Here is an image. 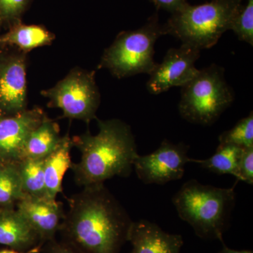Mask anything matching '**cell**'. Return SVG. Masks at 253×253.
Segmentation results:
<instances>
[{
	"label": "cell",
	"mask_w": 253,
	"mask_h": 253,
	"mask_svg": "<svg viewBox=\"0 0 253 253\" xmlns=\"http://www.w3.org/2000/svg\"><path fill=\"white\" fill-rule=\"evenodd\" d=\"M158 9L173 14L187 3L186 0H150Z\"/></svg>",
	"instance_id": "484cf974"
},
{
	"label": "cell",
	"mask_w": 253,
	"mask_h": 253,
	"mask_svg": "<svg viewBox=\"0 0 253 253\" xmlns=\"http://www.w3.org/2000/svg\"><path fill=\"white\" fill-rule=\"evenodd\" d=\"M41 248L38 247L36 249L31 250V251H28V252H21V251H16L14 249H4L0 251V253H38L41 251Z\"/></svg>",
	"instance_id": "83f0119b"
},
{
	"label": "cell",
	"mask_w": 253,
	"mask_h": 253,
	"mask_svg": "<svg viewBox=\"0 0 253 253\" xmlns=\"http://www.w3.org/2000/svg\"><path fill=\"white\" fill-rule=\"evenodd\" d=\"M44 160L24 158L18 163L23 192L26 196L48 198L44 179Z\"/></svg>",
	"instance_id": "d6986e66"
},
{
	"label": "cell",
	"mask_w": 253,
	"mask_h": 253,
	"mask_svg": "<svg viewBox=\"0 0 253 253\" xmlns=\"http://www.w3.org/2000/svg\"><path fill=\"white\" fill-rule=\"evenodd\" d=\"M38 253H83L62 240L56 239L47 241L42 246Z\"/></svg>",
	"instance_id": "d4e9b609"
},
{
	"label": "cell",
	"mask_w": 253,
	"mask_h": 253,
	"mask_svg": "<svg viewBox=\"0 0 253 253\" xmlns=\"http://www.w3.org/2000/svg\"><path fill=\"white\" fill-rule=\"evenodd\" d=\"M73 147L72 138L67 134L62 136L56 149L44 158V179L49 199H56L57 195L63 192V177L73 164L71 156Z\"/></svg>",
	"instance_id": "9a60e30c"
},
{
	"label": "cell",
	"mask_w": 253,
	"mask_h": 253,
	"mask_svg": "<svg viewBox=\"0 0 253 253\" xmlns=\"http://www.w3.org/2000/svg\"><path fill=\"white\" fill-rule=\"evenodd\" d=\"M244 0H212L199 5L186 3L173 13L163 25L165 35H171L182 44L202 50L211 49L231 23Z\"/></svg>",
	"instance_id": "277c9868"
},
{
	"label": "cell",
	"mask_w": 253,
	"mask_h": 253,
	"mask_svg": "<svg viewBox=\"0 0 253 253\" xmlns=\"http://www.w3.org/2000/svg\"><path fill=\"white\" fill-rule=\"evenodd\" d=\"M61 138L59 124L46 116L28 136L23 159H44L56 149Z\"/></svg>",
	"instance_id": "e0dca14e"
},
{
	"label": "cell",
	"mask_w": 253,
	"mask_h": 253,
	"mask_svg": "<svg viewBox=\"0 0 253 253\" xmlns=\"http://www.w3.org/2000/svg\"><path fill=\"white\" fill-rule=\"evenodd\" d=\"M41 94L49 99V107L62 111L63 117L87 124L97 118L101 96L94 71L73 68L56 85Z\"/></svg>",
	"instance_id": "52a82bcc"
},
{
	"label": "cell",
	"mask_w": 253,
	"mask_h": 253,
	"mask_svg": "<svg viewBox=\"0 0 253 253\" xmlns=\"http://www.w3.org/2000/svg\"><path fill=\"white\" fill-rule=\"evenodd\" d=\"M163 35V25L158 22L157 15L140 28L121 32L105 50L99 68L109 70L118 79L149 75L158 63L154 60L155 44Z\"/></svg>",
	"instance_id": "8992f818"
},
{
	"label": "cell",
	"mask_w": 253,
	"mask_h": 253,
	"mask_svg": "<svg viewBox=\"0 0 253 253\" xmlns=\"http://www.w3.org/2000/svg\"><path fill=\"white\" fill-rule=\"evenodd\" d=\"M219 144H230L247 149L253 147V113L242 118L234 127L219 136Z\"/></svg>",
	"instance_id": "44dd1931"
},
{
	"label": "cell",
	"mask_w": 253,
	"mask_h": 253,
	"mask_svg": "<svg viewBox=\"0 0 253 253\" xmlns=\"http://www.w3.org/2000/svg\"><path fill=\"white\" fill-rule=\"evenodd\" d=\"M59 232L83 253H120L133 220L104 184L83 187L68 200Z\"/></svg>",
	"instance_id": "6da1fadb"
},
{
	"label": "cell",
	"mask_w": 253,
	"mask_h": 253,
	"mask_svg": "<svg viewBox=\"0 0 253 253\" xmlns=\"http://www.w3.org/2000/svg\"><path fill=\"white\" fill-rule=\"evenodd\" d=\"M27 58L18 51L0 56V113L16 114L27 109Z\"/></svg>",
	"instance_id": "30bf717a"
},
{
	"label": "cell",
	"mask_w": 253,
	"mask_h": 253,
	"mask_svg": "<svg viewBox=\"0 0 253 253\" xmlns=\"http://www.w3.org/2000/svg\"><path fill=\"white\" fill-rule=\"evenodd\" d=\"M200 55L201 50L186 44L168 50L162 62L157 63L149 74L146 83L149 92L158 95L174 86L185 85L199 73L195 63Z\"/></svg>",
	"instance_id": "9c48e42d"
},
{
	"label": "cell",
	"mask_w": 253,
	"mask_h": 253,
	"mask_svg": "<svg viewBox=\"0 0 253 253\" xmlns=\"http://www.w3.org/2000/svg\"><path fill=\"white\" fill-rule=\"evenodd\" d=\"M0 164H1V163H0Z\"/></svg>",
	"instance_id": "f1b7e54d"
},
{
	"label": "cell",
	"mask_w": 253,
	"mask_h": 253,
	"mask_svg": "<svg viewBox=\"0 0 253 253\" xmlns=\"http://www.w3.org/2000/svg\"><path fill=\"white\" fill-rule=\"evenodd\" d=\"M235 186L219 188L190 179L173 196L172 204L181 220L193 228L198 237L220 241L230 225Z\"/></svg>",
	"instance_id": "3957f363"
},
{
	"label": "cell",
	"mask_w": 253,
	"mask_h": 253,
	"mask_svg": "<svg viewBox=\"0 0 253 253\" xmlns=\"http://www.w3.org/2000/svg\"><path fill=\"white\" fill-rule=\"evenodd\" d=\"M0 245L21 252L42 248L38 234L15 207L0 208Z\"/></svg>",
	"instance_id": "5bb4252c"
},
{
	"label": "cell",
	"mask_w": 253,
	"mask_h": 253,
	"mask_svg": "<svg viewBox=\"0 0 253 253\" xmlns=\"http://www.w3.org/2000/svg\"><path fill=\"white\" fill-rule=\"evenodd\" d=\"M16 207L38 234L41 246L56 239L66 213L62 203L49 198L25 196Z\"/></svg>",
	"instance_id": "7c38bea8"
},
{
	"label": "cell",
	"mask_w": 253,
	"mask_h": 253,
	"mask_svg": "<svg viewBox=\"0 0 253 253\" xmlns=\"http://www.w3.org/2000/svg\"><path fill=\"white\" fill-rule=\"evenodd\" d=\"M244 148L230 144H219L215 153L206 159L191 158V163H196L210 172L221 175L231 174L239 181L240 161Z\"/></svg>",
	"instance_id": "ac0fdd59"
},
{
	"label": "cell",
	"mask_w": 253,
	"mask_h": 253,
	"mask_svg": "<svg viewBox=\"0 0 253 253\" xmlns=\"http://www.w3.org/2000/svg\"><path fill=\"white\" fill-rule=\"evenodd\" d=\"M99 132L87 131L73 136V146L81 154V161L73 163L74 180L82 187L104 184L114 176L127 177L139 156L130 126L121 120L96 118Z\"/></svg>",
	"instance_id": "7a4b0ae2"
},
{
	"label": "cell",
	"mask_w": 253,
	"mask_h": 253,
	"mask_svg": "<svg viewBox=\"0 0 253 253\" xmlns=\"http://www.w3.org/2000/svg\"><path fill=\"white\" fill-rule=\"evenodd\" d=\"M189 149L184 143L174 144L165 139L154 152L136 158L134 168L136 176L145 184L163 185L181 179L186 165L191 163Z\"/></svg>",
	"instance_id": "ba28073f"
},
{
	"label": "cell",
	"mask_w": 253,
	"mask_h": 253,
	"mask_svg": "<svg viewBox=\"0 0 253 253\" xmlns=\"http://www.w3.org/2000/svg\"><path fill=\"white\" fill-rule=\"evenodd\" d=\"M234 101V91L226 83L224 68L212 64L199 70L196 76L181 87L178 110L181 118L188 122L210 126Z\"/></svg>",
	"instance_id": "5b68a950"
},
{
	"label": "cell",
	"mask_w": 253,
	"mask_h": 253,
	"mask_svg": "<svg viewBox=\"0 0 253 253\" xmlns=\"http://www.w3.org/2000/svg\"><path fill=\"white\" fill-rule=\"evenodd\" d=\"M46 116L44 111L39 107L0 116V163H16L22 161L28 136Z\"/></svg>",
	"instance_id": "8fae6325"
},
{
	"label": "cell",
	"mask_w": 253,
	"mask_h": 253,
	"mask_svg": "<svg viewBox=\"0 0 253 253\" xmlns=\"http://www.w3.org/2000/svg\"><path fill=\"white\" fill-rule=\"evenodd\" d=\"M239 181L253 185V147L244 149L239 163Z\"/></svg>",
	"instance_id": "cb8c5ba5"
},
{
	"label": "cell",
	"mask_w": 253,
	"mask_h": 253,
	"mask_svg": "<svg viewBox=\"0 0 253 253\" xmlns=\"http://www.w3.org/2000/svg\"><path fill=\"white\" fill-rule=\"evenodd\" d=\"M26 194L18 163L0 164V208L15 207Z\"/></svg>",
	"instance_id": "ffe728a7"
},
{
	"label": "cell",
	"mask_w": 253,
	"mask_h": 253,
	"mask_svg": "<svg viewBox=\"0 0 253 253\" xmlns=\"http://www.w3.org/2000/svg\"><path fill=\"white\" fill-rule=\"evenodd\" d=\"M219 241L221 243V246H221V251H219V253H253L251 250H240V251H238V250L230 249L226 246L223 239Z\"/></svg>",
	"instance_id": "4316f807"
},
{
	"label": "cell",
	"mask_w": 253,
	"mask_h": 253,
	"mask_svg": "<svg viewBox=\"0 0 253 253\" xmlns=\"http://www.w3.org/2000/svg\"><path fill=\"white\" fill-rule=\"evenodd\" d=\"M127 242L130 243V253H180L184 239L179 234L163 231L158 224L146 219L131 224Z\"/></svg>",
	"instance_id": "4fadbf2b"
},
{
	"label": "cell",
	"mask_w": 253,
	"mask_h": 253,
	"mask_svg": "<svg viewBox=\"0 0 253 253\" xmlns=\"http://www.w3.org/2000/svg\"><path fill=\"white\" fill-rule=\"evenodd\" d=\"M31 0H0V23H9L12 26L20 22Z\"/></svg>",
	"instance_id": "603a6c76"
},
{
	"label": "cell",
	"mask_w": 253,
	"mask_h": 253,
	"mask_svg": "<svg viewBox=\"0 0 253 253\" xmlns=\"http://www.w3.org/2000/svg\"><path fill=\"white\" fill-rule=\"evenodd\" d=\"M239 41L253 45V0L241 4L231 26Z\"/></svg>",
	"instance_id": "7402d4cb"
},
{
	"label": "cell",
	"mask_w": 253,
	"mask_h": 253,
	"mask_svg": "<svg viewBox=\"0 0 253 253\" xmlns=\"http://www.w3.org/2000/svg\"><path fill=\"white\" fill-rule=\"evenodd\" d=\"M54 40V33L43 26L23 24L20 21L0 36V45L14 46L27 54L36 48L50 45Z\"/></svg>",
	"instance_id": "2e32d148"
}]
</instances>
